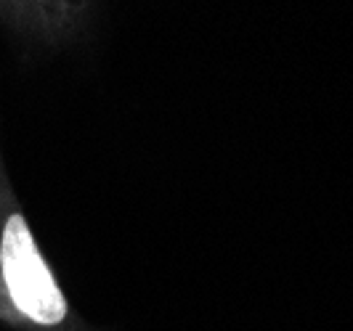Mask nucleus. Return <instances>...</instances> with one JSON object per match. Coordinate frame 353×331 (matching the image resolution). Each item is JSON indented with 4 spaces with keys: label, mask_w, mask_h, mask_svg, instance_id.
Listing matches in <instances>:
<instances>
[{
    "label": "nucleus",
    "mask_w": 353,
    "mask_h": 331,
    "mask_svg": "<svg viewBox=\"0 0 353 331\" xmlns=\"http://www.w3.org/2000/svg\"><path fill=\"white\" fill-rule=\"evenodd\" d=\"M0 268L8 295L27 318L46 326L64 321V297L59 292L48 265L40 257L35 239L21 215H14L6 223L0 244Z\"/></svg>",
    "instance_id": "f257e3e1"
}]
</instances>
